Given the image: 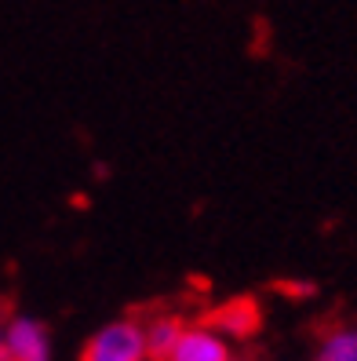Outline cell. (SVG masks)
Masks as SVG:
<instances>
[{"label":"cell","instance_id":"obj_1","mask_svg":"<svg viewBox=\"0 0 357 361\" xmlns=\"http://www.w3.org/2000/svg\"><path fill=\"white\" fill-rule=\"evenodd\" d=\"M80 361H146V332L132 317L106 322L88 343Z\"/></svg>","mask_w":357,"mask_h":361},{"label":"cell","instance_id":"obj_2","mask_svg":"<svg viewBox=\"0 0 357 361\" xmlns=\"http://www.w3.org/2000/svg\"><path fill=\"white\" fill-rule=\"evenodd\" d=\"M4 336L11 361H51V332L37 317L15 314L11 322H4Z\"/></svg>","mask_w":357,"mask_h":361},{"label":"cell","instance_id":"obj_3","mask_svg":"<svg viewBox=\"0 0 357 361\" xmlns=\"http://www.w3.org/2000/svg\"><path fill=\"white\" fill-rule=\"evenodd\" d=\"M164 361H234V357H230V339L215 325H186L179 343Z\"/></svg>","mask_w":357,"mask_h":361},{"label":"cell","instance_id":"obj_4","mask_svg":"<svg viewBox=\"0 0 357 361\" xmlns=\"http://www.w3.org/2000/svg\"><path fill=\"white\" fill-rule=\"evenodd\" d=\"M212 325L226 339H248L251 332L259 329V310H256V303H251V300H234V303H226V307L215 310Z\"/></svg>","mask_w":357,"mask_h":361},{"label":"cell","instance_id":"obj_5","mask_svg":"<svg viewBox=\"0 0 357 361\" xmlns=\"http://www.w3.org/2000/svg\"><path fill=\"white\" fill-rule=\"evenodd\" d=\"M182 322L175 314H157L154 322H146L142 332H146V357H154V361H164L168 354H172V347L179 343V336H182Z\"/></svg>","mask_w":357,"mask_h":361},{"label":"cell","instance_id":"obj_6","mask_svg":"<svg viewBox=\"0 0 357 361\" xmlns=\"http://www.w3.org/2000/svg\"><path fill=\"white\" fill-rule=\"evenodd\" d=\"M318 361H357V325H339L325 332Z\"/></svg>","mask_w":357,"mask_h":361},{"label":"cell","instance_id":"obj_7","mask_svg":"<svg viewBox=\"0 0 357 361\" xmlns=\"http://www.w3.org/2000/svg\"><path fill=\"white\" fill-rule=\"evenodd\" d=\"M0 361H11V354H8V336H4V322H0Z\"/></svg>","mask_w":357,"mask_h":361}]
</instances>
